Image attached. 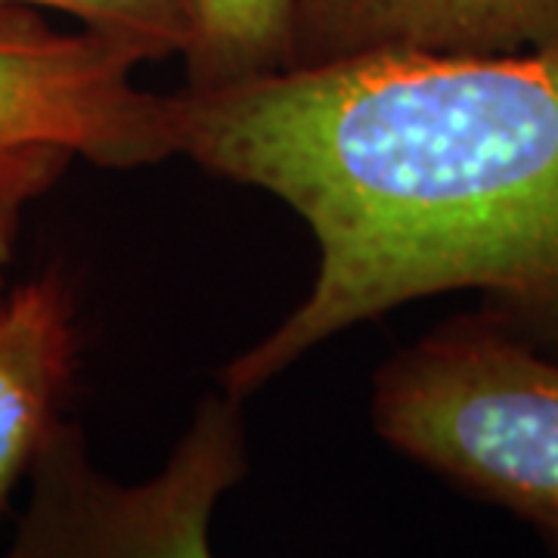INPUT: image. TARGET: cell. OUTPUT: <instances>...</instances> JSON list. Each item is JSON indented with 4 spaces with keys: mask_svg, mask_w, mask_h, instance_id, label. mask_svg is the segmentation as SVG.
<instances>
[{
    "mask_svg": "<svg viewBox=\"0 0 558 558\" xmlns=\"http://www.w3.org/2000/svg\"><path fill=\"white\" fill-rule=\"evenodd\" d=\"M143 62L90 28L53 32L32 10L0 16V292L28 205L72 161L140 168L178 156L174 97L134 84Z\"/></svg>",
    "mask_w": 558,
    "mask_h": 558,
    "instance_id": "3",
    "label": "cell"
},
{
    "mask_svg": "<svg viewBox=\"0 0 558 558\" xmlns=\"http://www.w3.org/2000/svg\"><path fill=\"white\" fill-rule=\"evenodd\" d=\"M78 304L60 267L22 279L0 301V509L28 478L78 379Z\"/></svg>",
    "mask_w": 558,
    "mask_h": 558,
    "instance_id": "6",
    "label": "cell"
},
{
    "mask_svg": "<svg viewBox=\"0 0 558 558\" xmlns=\"http://www.w3.org/2000/svg\"><path fill=\"white\" fill-rule=\"evenodd\" d=\"M292 0H193L186 87L218 90L289 72Z\"/></svg>",
    "mask_w": 558,
    "mask_h": 558,
    "instance_id": "7",
    "label": "cell"
},
{
    "mask_svg": "<svg viewBox=\"0 0 558 558\" xmlns=\"http://www.w3.org/2000/svg\"><path fill=\"white\" fill-rule=\"evenodd\" d=\"M35 7L69 13L97 35L124 40L146 62L183 57L193 38V0H0V16Z\"/></svg>",
    "mask_w": 558,
    "mask_h": 558,
    "instance_id": "8",
    "label": "cell"
},
{
    "mask_svg": "<svg viewBox=\"0 0 558 558\" xmlns=\"http://www.w3.org/2000/svg\"><path fill=\"white\" fill-rule=\"evenodd\" d=\"M385 444L527 521L558 556V357L484 307L398 351L373 381Z\"/></svg>",
    "mask_w": 558,
    "mask_h": 558,
    "instance_id": "2",
    "label": "cell"
},
{
    "mask_svg": "<svg viewBox=\"0 0 558 558\" xmlns=\"http://www.w3.org/2000/svg\"><path fill=\"white\" fill-rule=\"evenodd\" d=\"M248 475L242 400L205 395L156 475L102 472L62 416L28 469V499L3 558H215L220 499Z\"/></svg>",
    "mask_w": 558,
    "mask_h": 558,
    "instance_id": "4",
    "label": "cell"
},
{
    "mask_svg": "<svg viewBox=\"0 0 558 558\" xmlns=\"http://www.w3.org/2000/svg\"><path fill=\"white\" fill-rule=\"evenodd\" d=\"M178 156L270 193L317 242L307 295L233 357L245 400L395 307L478 292L558 357V44L515 57H379L174 94Z\"/></svg>",
    "mask_w": 558,
    "mask_h": 558,
    "instance_id": "1",
    "label": "cell"
},
{
    "mask_svg": "<svg viewBox=\"0 0 558 558\" xmlns=\"http://www.w3.org/2000/svg\"><path fill=\"white\" fill-rule=\"evenodd\" d=\"M558 44V0H292L289 72L379 57L487 60Z\"/></svg>",
    "mask_w": 558,
    "mask_h": 558,
    "instance_id": "5",
    "label": "cell"
}]
</instances>
